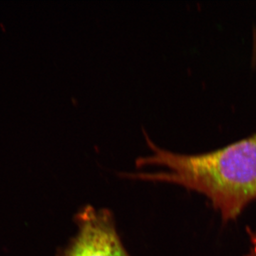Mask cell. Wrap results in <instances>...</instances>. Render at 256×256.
<instances>
[{"instance_id": "7a4b0ae2", "label": "cell", "mask_w": 256, "mask_h": 256, "mask_svg": "<svg viewBox=\"0 0 256 256\" xmlns=\"http://www.w3.org/2000/svg\"><path fill=\"white\" fill-rule=\"evenodd\" d=\"M78 232L60 256H130L108 210L87 206L76 216Z\"/></svg>"}, {"instance_id": "3957f363", "label": "cell", "mask_w": 256, "mask_h": 256, "mask_svg": "<svg viewBox=\"0 0 256 256\" xmlns=\"http://www.w3.org/2000/svg\"><path fill=\"white\" fill-rule=\"evenodd\" d=\"M248 233L250 236L252 247L250 248L249 252L244 256H256V232H252V229H248Z\"/></svg>"}, {"instance_id": "6da1fadb", "label": "cell", "mask_w": 256, "mask_h": 256, "mask_svg": "<svg viewBox=\"0 0 256 256\" xmlns=\"http://www.w3.org/2000/svg\"><path fill=\"white\" fill-rule=\"evenodd\" d=\"M152 154L138 158V166L159 165L165 172L130 176L176 184L210 200L224 223L236 220L256 200V133L216 150L181 154L156 146L143 130Z\"/></svg>"}]
</instances>
